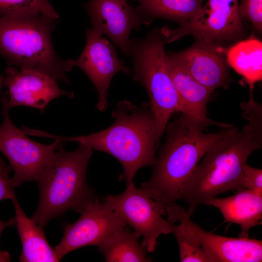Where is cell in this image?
Instances as JSON below:
<instances>
[{"label":"cell","mask_w":262,"mask_h":262,"mask_svg":"<svg viewBox=\"0 0 262 262\" xmlns=\"http://www.w3.org/2000/svg\"><path fill=\"white\" fill-rule=\"evenodd\" d=\"M224 49L196 41L191 47L166 53L179 67L204 86L214 90L227 89L232 82Z\"/></svg>","instance_id":"5bb4252c"},{"label":"cell","mask_w":262,"mask_h":262,"mask_svg":"<svg viewBox=\"0 0 262 262\" xmlns=\"http://www.w3.org/2000/svg\"><path fill=\"white\" fill-rule=\"evenodd\" d=\"M92 29L107 36L124 54L130 56L131 31L139 30L142 20L128 0H90L84 6Z\"/></svg>","instance_id":"7c38bea8"},{"label":"cell","mask_w":262,"mask_h":262,"mask_svg":"<svg viewBox=\"0 0 262 262\" xmlns=\"http://www.w3.org/2000/svg\"><path fill=\"white\" fill-rule=\"evenodd\" d=\"M32 14L60 17L49 0H0L1 16Z\"/></svg>","instance_id":"603a6c76"},{"label":"cell","mask_w":262,"mask_h":262,"mask_svg":"<svg viewBox=\"0 0 262 262\" xmlns=\"http://www.w3.org/2000/svg\"><path fill=\"white\" fill-rule=\"evenodd\" d=\"M136 10L143 24L148 25L155 18L179 23L194 17L202 7L203 0H135Z\"/></svg>","instance_id":"ffe728a7"},{"label":"cell","mask_w":262,"mask_h":262,"mask_svg":"<svg viewBox=\"0 0 262 262\" xmlns=\"http://www.w3.org/2000/svg\"><path fill=\"white\" fill-rule=\"evenodd\" d=\"M80 218L64 227L63 237L54 248L60 261L66 254L79 248L99 246L127 225L106 202L97 197L89 202L79 212Z\"/></svg>","instance_id":"30bf717a"},{"label":"cell","mask_w":262,"mask_h":262,"mask_svg":"<svg viewBox=\"0 0 262 262\" xmlns=\"http://www.w3.org/2000/svg\"><path fill=\"white\" fill-rule=\"evenodd\" d=\"M240 106L247 123L224 137L206 153L186 182L182 195L188 205L187 213L238 184L249 156L262 147V106L253 95Z\"/></svg>","instance_id":"6da1fadb"},{"label":"cell","mask_w":262,"mask_h":262,"mask_svg":"<svg viewBox=\"0 0 262 262\" xmlns=\"http://www.w3.org/2000/svg\"><path fill=\"white\" fill-rule=\"evenodd\" d=\"M167 220L172 223L171 231L179 246L180 261L210 262L192 229L188 225V213L180 205L165 207Z\"/></svg>","instance_id":"44dd1931"},{"label":"cell","mask_w":262,"mask_h":262,"mask_svg":"<svg viewBox=\"0 0 262 262\" xmlns=\"http://www.w3.org/2000/svg\"><path fill=\"white\" fill-rule=\"evenodd\" d=\"M205 128L183 114L168 122L165 140L156 158L152 175L139 189L165 208L177 204L203 156L215 144L238 129L232 126L206 133L203 131Z\"/></svg>","instance_id":"7a4b0ae2"},{"label":"cell","mask_w":262,"mask_h":262,"mask_svg":"<svg viewBox=\"0 0 262 262\" xmlns=\"http://www.w3.org/2000/svg\"><path fill=\"white\" fill-rule=\"evenodd\" d=\"M12 168L0 157V201L5 199L12 200L16 197L14 186L9 177Z\"/></svg>","instance_id":"484cf974"},{"label":"cell","mask_w":262,"mask_h":262,"mask_svg":"<svg viewBox=\"0 0 262 262\" xmlns=\"http://www.w3.org/2000/svg\"><path fill=\"white\" fill-rule=\"evenodd\" d=\"M86 42L77 59H71L72 66L78 67L88 76L95 86L98 97L97 109L106 111L107 91L115 74H129V68L119 59L114 46L103 35L92 29L86 30Z\"/></svg>","instance_id":"8fae6325"},{"label":"cell","mask_w":262,"mask_h":262,"mask_svg":"<svg viewBox=\"0 0 262 262\" xmlns=\"http://www.w3.org/2000/svg\"><path fill=\"white\" fill-rule=\"evenodd\" d=\"M16 224L15 217L11 218L7 222L0 220V236L3 229L8 227L14 226ZM10 255L7 251L0 250V262H9L11 261Z\"/></svg>","instance_id":"4316f807"},{"label":"cell","mask_w":262,"mask_h":262,"mask_svg":"<svg viewBox=\"0 0 262 262\" xmlns=\"http://www.w3.org/2000/svg\"><path fill=\"white\" fill-rule=\"evenodd\" d=\"M207 205L218 209L226 222L239 225V237L247 238L252 228L262 224V194L255 191L239 189L229 196L212 199Z\"/></svg>","instance_id":"e0dca14e"},{"label":"cell","mask_w":262,"mask_h":262,"mask_svg":"<svg viewBox=\"0 0 262 262\" xmlns=\"http://www.w3.org/2000/svg\"><path fill=\"white\" fill-rule=\"evenodd\" d=\"M57 20L41 14L1 16L0 55L9 65L69 83L66 74L73 68L70 59L57 54L51 40Z\"/></svg>","instance_id":"277c9868"},{"label":"cell","mask_w":262,"mask_h":262,"mask_svg":"<svg viewBox=\"0 0 262 262\" xmlns=\"http://www.w3.org/2000/svg\"><path fill=\"white\" fill-rule=\"evenodd\" d=\"M8 98L5 95L1 100L3 120L0 126V152L8 159L14 172L11 179L15 187L25 182L36 181L62 141L54 140L51 144L45 145L29 138L11 121Z\"/></svg>","instance_id":"ba28073f"},{"label":"cell","mask_w":262,"mask_h":262,"mask_svg":"<svg viewBox=\"0 0 262 262\" xmlns=\"http://www.w3.org/2000/svg\"><path fill=\"white\" fill-rule=\"evenodd\" d=\"M3 75L0 74V90L2 84L3 83Z\"/></svg>","instance_id":"83f0119b"},{"label":"cell","mask_w":262,"mask_h":262,"mask_svg":"<svg viewBox=\"0 0 262 262\" xmlns=\"http://www.w3.org/2000/svg\"><path fill=\"white\" fill-rule=\"evenodd\" d=\"M92 153L91 148L81 144L75 150L67 151L61 142L35 181L40 198L32 220L44 227L68 210L79 213L97 197L86 181Z\"/></svg>","instance_id":"5b68a950"},{"label":"cell","mask_w":262,"mask_h":262,"mask_svg":"<svg viewBox=\"0 0 262 262\" xmlns=\"http://www.w3.org/2000/svg\"><path fill=\"white\" fill-rule=\"evenodd\" d=\"M238 0H208L192 19L179 24V28L161 29L166 43L193 35L196 41L220 47L221 43L237 42L242 38L244 29L238 10Z\"/></svg>","instance_id":"52a82bcc"},{"label":"cell","mask_w":262,"mask_h":262,"mask_svg":"<svg viewBox=\"0 0 262 262\" xmlns=\"http://www.w3.org/2000/svg\"><path fill=\"white\" fill-rule=\"evenodd\" d=\"M166 43L161 29H154L142 38L131 40L130 54L132 60L133 79L145 88L149 97L159 142L172 115L183 113L165 65Z\"/></svg>","instance_id":"8992f818"},{"label":"cell","mask_w":262,"mask_h":262,"mask_svg":"<svg viewBox=\"0 0 262 262\" xmlns=\"http://www.w3.org/2000/svg\"><path fill=\"white\" fill-rule=\"evenodd\" d=\"M226 62L253 89L262 80V42L254 35L236 42L226 50Z\"/></svg>","instance_id":"d6986e66"},{"label":"cell","mask_w":262,"mask_h":262,"mask_svg":"<svg viewBox=\"0 0 262 262\" xmlns=\"http://www.w3.org/2000/svg\"><path fill=\"white\" fill-rule=\"evenodd\" d=\"M104 200L134 231L144 237L141 244L147 252H154L161 235L171 233L172 223L163 217L165 207L136 188L133 182L127 184L122 193L107 196Z\"/></svg>","instance_id":"9c48e42d"},{"label":"cell","mask_w":262,"mask_h":262,"mask_svg":"<svg viewBox=\"0 0 262 262\" xmlns=\"http://www.w3.org/2000/svg\"><path fill=\"white\" fill-rule=\"evenodd\" d=\"M190 217L187 215V222L210 262H262L261 240L217 235L204 230L195 223Z\"/></svg>","instance_id":"9a60e30c"},{"label":"cell","mask_w":262,"mask_h":262,"mask_svg":"<svg viewBox=\"0 0 262 262\" xmlns=\"http://www.w3.org/2000/svg\"><path fill=\"white\" fill-rule=\"evenodd\" d=\"M141 236L125 226L98 246V252L107 262L151 261L147 256V249L139 242Z\"/></svg>","instance_id":"7402d4cb"},{"label":"cell","mask_w":262,"mask_h":262,"mask_svg":"<svg viewBox=\"0 0 262 262\" xmlns=\"http://www.w3.org/2000/svg\"><path fill=\"white\" fill-rule=\"evenodd\" d=\"M12 201L16 213L15 226L22 247L19 262H59L54 248L50 246L46 238L43 226L36 223L26 215L16 197Z\"/></svg>","instance_id":"ac0fdd59"},{"label":"cell","mask_w":262,"mask_h":262,"mask_svg":"<svg viewBox=\"0 0 262 262\" xmlns=\"http://www.w3.org/2000/svg\"><path fill=\"white\" fill-rule=\"evenodd\" d=\"M165 65L179 96L183 114L205 128L215 126L224 129L232 125L220 123L207 116V105L214 90L202 84L176 65L165 52Z\"/></svg>","instance_id":"2e32d148"},{"label":"cell","mask_w":262,"mask_h":262,"mask_svg":"<svg viewBox=\"0 0 262 262\" xmlns=\"http://www.w3.org/2000/svg\"><path fill=\"white\" fill-rule=\"evenodd\" d=\"M56 80L44 73L9 66L4 72L3 83L8 89L9 109L24 106L39 109L42 112L52 99L61 96L74 97L72 92L61 89Z\"/></svg>","instance_id":"4fadbf2b"},{"label":"cell","mask_w":262,"mask_h":262,"mask_svg":"<svg viewBox=\"0 0 262 262\" xmlns=\"http://www.w3.org/2000/svg\"><path fill=\"white\" fill-rule=\"evenodd\" d=\"M240 16L249 21L259 32L262 31V0H241L238 5Z\"/></svg>","instance_id":"cb8c5ba5"},{"label":"cell","mask_w":262,"mask_h":262,"mask_svg":"<svg viewBox=\"0 0 262 262\" xmlns=\"http://www.w3.org/2000/svg\"><path fill=\"white\" fill-rule=\"evenodd\" d=\"M112 115L114 122L110 127L90 134L66 137L40 131L38 135L63 142H77L111 154L122 165L123 172L119 179L127 185L132 182L139 169L155 163V152L159 143L156 122L147 102L137 105L121 100Z\"/></svg>","instance_id":"3957f363"},{"label":"cell","mask_w":262,"mask_h":262,"mask_svg":"<svg viewBox=\"0 0 262 262\" xmlns=\"http://www.w3.org/2000/svg\"><path fill=\"white\" fill-rule=\"evenodd\" d=\"M246 189L262 194V170L245 165L238 184V190Z\"/></svg>","instance_id":"d4e9b609"}]
</instances>
